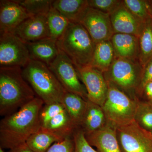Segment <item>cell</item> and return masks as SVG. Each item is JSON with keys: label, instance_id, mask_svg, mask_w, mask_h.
<instances>
[{"label": "cell", "instance_id": "6da1fadb", "mask_svg": "<svg viewBox=\"0 0 152 152\" xmlns=\"http://www.w3.org/2000/svg\"><path fill=\"white\" fill-rule=\"evenodd\" d=\"M44 102L36 97L0 122V148L6 149L25 143L41 129L39 115Z\"/></svg>", "mask_w": 152, "mask_h": 152}, {"label": "cell", "instance_id": "7a4b0ae2", "mask_svg": "<svg viewBox=\"0 0 152 152\" xmlns=\"http://www.w3.org/2000/svg\"><path fill=\"white\" fill-rule=\"evenodd\" d=\"M36 96L20 67L0 68V115L13 113Z\"/></svg>", "mask_w": 152, "mask_h": 152}, {"label": "cell", "instance_id": "3957f363", "mask_svg": "<svg viewBox=\"0 0 152 152\" xmlns=\"http://www.w3.org/2000/svg\"><path fill=\"white\" fill-rule=\"evenodd\" d=\"M22 75L36 96L41 99L44 104L61 102L66 91L49 66L41 62L31 60L22 68Z\"/></svg>", "mask_w": 152, "mask_h": 152}, {"label": "cell", "instance_id": "277c9868", "mask_svg": "<svg viewBox=\"0 0 152 152\" xmlns=\"http://www.w3.org/2000/svg\"><path fill=\"white\" fill-rule=\"evenodd\" d=\"M57 45L76 68L90 65L96 45L80 23H70Z\"/></svg>", "mask_w": 152, "mask_h": 152}, {"label": "cell", "instance_id": "5b68a950", "mask_svg": "<svg viewBox=\"0 0 152 152\" xmlns=\"http://www.w3.org/2000/svg\"><path fill=\"white\" fill-rule=\"evenodd\" d=\"M108 92L102 107L107 122L116 128L127 125L134 121L137 98H131L111 82L107 81Z\"/></svg>", "mask_w": 152, "mask_h": 152}, {"label": "cell", "instance_id": "8992f818", "mask_svg": "<svg viewBox=\"0 0 152 152\" xmlns=\"http://www.w3.org/2000/svg\"><path fill=\"white\" fill-rule=\"evenodd\" d=\"M143 72V68L139 61L115 57L108 70L103 74L106 80L136 99Z\"/></svg>", "mask_w": 152, "mask_h": 152}, {"label": "cell", "instance_id": "52a82bcc", "mask_svg": "<svg viewBox=\"0 0 152 152\" xmlns=\"http://www.w3.org/2000/svg\"><path fill=\"white\" fill-rule=\"evenodd\" d=\"M49 67L66 91L88 100L86 89L80 81L75 66L64 52L59 49L56 58Z\"/></svg>", "mask_w": 152, "mask_h": 152}, {"label": "cell", "instance_id": "ba28073f", "mask_svg": "<svg viewBox=\"0 0 152 152\" xmlns=\"http://www.w3.org/2000/svg\"><path fill=\"white\" fill-rule=\"evenodd\" d=\"M31 60L26 43L11 32L0 36V68L26 66Z\"/></svg>", "mask_w": 152, "mask_h": 152}, {"label": "cell", "instance_id": "9c48e42d", "mask_svg": "<svg viewBox=\"0 0 152 152\" xmlns=\"http://www.w3.org/2000/svg\"><path fill=\"white\" fill-rule=\"evenodd\" d=\"M117 136L121 152H152V135L134 121L117 128Z\"/></svg>", "mask_w": 152, "mask_h": 152}, {"label": "cell", "instance_id": "30bf717a", "mask_svg": "<svg viewBox=\"0 0 152 152\" xmlns=\"http://www.w3.org/2000/svg\"><path fill=\"white\" fill-rule=\"evenodd\" d=\"M76 68L80 80L86 87L88 100L102 107L108 89L104 74L90 66Z\"/></svg>", "mask_w": 152, "mask_h": 152}, {"label": "cell", "instance_id": "8fae6325", "mask_svg": "<svg viewBox=\"0 0 152 152\" xmlns=\"http://www.w3.org/2000/svg\"><path fill=\"white\" fill-rule=\"evenodd\" d=\"M95 44L110 40L114 33L110 14L89 8L80 22Z\"/></svg>", "mask_w": 152, "mask_h": 152}, {"label": "cell", "instance_id": "7c38bea8", "mask_svg": "<svg viewBox=\"0 0 152 152\" xmlns=\"http://www.w3.org/2000/svg\"><path fill=\"white\" fill-rule=\"evenodd\" d=\"M11 33L26 43L50 38L47 15L29 17Z\"/></svg>", "mask_w": 152, "mask_h": 152}, {"label": "cell", "instance_id": "4fadbf2b", "mask_svg": "<svg viewBox=\"0 0 152 152\" xmlns=\"http://www.w3.org/2000/svg\"><path fill=\"white\" fill-rule=\"evenodd\" d=\"M18 0L0 1V32H11L30 17Z\"/></svg>", "mask_w": 152, "mask_h": 152}, {"label": "cell", "instance_id": "5bb4252c", "mask_svg": "<svg viewBox=\"0 0 152 152\" xmlns=\"http://www.w3.org/2000/svg\"><path fill=\"white\" fill-rule=\"evenodd\" d=\"M116 130L117 128L107 122L103 127L85 136L88 142L98 152H121Z\"/></svg>", "mask_w": 152, "mask_h": 152}, {"label": "cell", "instance_id": "9a60e30c", "mask_svg": "<svg viewBox=\"0 0 152 152\" xmlns=\"http://www.w3.org/2000/svg\"><path fill=\"white\" fill-rule=\"evenodd\" d=\"M114 34H124L138 37L142 23L123 4L110 14Z\"/></svg>", "mask_w": 152, "mask_h": 152}, {"label": "cell", "instance_id": "2e32d148", "mask_svg": "<svg viewBox=\"0 0 152 152\" xmlns=\"http://www.w3.org/2000/svg\"><path fill=\"white\" fill-rule=\"evenodd\" d=\"M115 57L139 61V40L133 35L114 34L110 40Z\"/></svg>", "mask_w": 152, "mask_h": 152}, {"label": "cell", "instance_id": "e0dca14e", "mask_svg": "<svg viewBox=\"0 0 152 152\" xmlns=\"http://www.w3.org/2000/svg\"><path fill=\"white\" fill-rule=\"evenodd\" d=\"M31 60L41 62L49 66L56 58L59 49L57 42L50 38L26 43Z\"/></svg>", "mask_w": 152, "mask_h": 152}, {"label": "cell", "instance_id": "ac0fdd59", "mask_svg": "<svg viewBox=\"0 0 152 152\" xmlns=\"http://www.w3.org/2000/svg\"><path fill=\"white\" fill-rule=\"evenodd\" d=\"M52 7L74 23H80L89 8L88 0H55Z\"/></svg>", "mask_w": 152, "mask_h": 152}, {"label": "cell", "instance_id": "d6986e66", "mask_svg": "<svg viewBox=\"0 0 152 152\" xmlns=\"http://www.w3.org/2000/svg\"><path fill=\"white\" fill-rule=\"evenodd\" d=\"M107 123L102 107L88 100L86 112L80 128L85 134H89L103 127Z\"/></svg>", "mask_w": 152, "mask_h": 152}, {"label": "cell", "instance_id": "ffe728a7", "mask_svg": "<svg viewBox=\"0 0 152 152\" xmlns=\"http://www.w3.org/2000/svg\"><path fill=\"white\" fill-rule=\"evenodd\" d=\"M87 102L79 95L67 91L61 101V103L77 129L81 126L86 108Z\"/></svg>", "mask_w": 152, "mask_h": 152}, {"label": "cell", "instance_id": "44dd1931", "mask_svg": "<svg viewBox=\"0 0 152 152\" xmlns=\"http://www.w3.org/2000/svg\"><path fill=\"white\" fill-rule=\"evenodd\" d=\"M115 58L110 41H104L96 44L90 66L104 73L108 70Z\"/></svg>", "mask_w": 152, "mask_h": 152}, {"label": "cell", "instance_id": "7402d4cb", "mask_svg": "<svg viewBox=\"0 0 152 152\" xmlns=\"http://www.w3.org/2000/svg\"><path fill=\"white\" fill-rule=\"evenodd\" d=\"M42 129L53 133L64 140L68 137H73L74 132L77 128L67 112L64 110L54 117L46 126Z\"/></svg>", "mask_w": 152, "mask_h": 152}, {"label": "cell", "instance_id": "603a6c76", "mask_svg": "<svg viewBox=\"0 0 152 152\" xmlns=\"http://www.w3.org/2000/svg\"><path fill=\"white\" fill-rule=\"evenodd\" d=\"M138 38L139 62L144 68L152 58V18L142 23Z\"/></svg>", "mask_w": 152, "mask_h": 152}, {"label": "cell", "instance_id": "cb8c5ba5", "mask_svg": "<svg viewBox=\"0 0 152 152\" xmlns=\"http://www.w3.org/2000/svg\"><path fill=\"white\" fill-rule=\"evenodd\" d=\"M53 133L41 129L28 139L26 143L35 152H47L53 144L62 140Z\"/></svg>", "mask_w": 152, "mask_h": 152}, {"label": "cell", "instance_id": "d4e9b609", "mask_svg": "<svg viewBox=\"0 0 152 152\" xmlns=\"http://www.w3.org/2000/svg\"><path fill=\"white\" fill-rule=\"evenodd\" d=\"M50 39L57 42L64 33L70 22L52 7L47 15Z\"/></svg>", "mask_w": 152, "mask_h": 152}, {"label": "cell", "instance_id": "484cf974", "mask_svg": "<svg viewBox=\"0 0 152 152\" xmlns=\"http://www.w3.org/2000/svg\"><path fill=\"white\" fill-rule=\"evenodd\" d=\"M134 121L142 129L148 132H152V104L141 101L137 98Z\"/></svg>", "mask_w": 152, "mask_h": 152}, {"label": "cell", "instance_id": "4316f807", "mask_svg": "<svg viewBox=\"0 0 152 152\" xmlns=\"http://www.w3.org/2000/svg\"><path fill=\"white\" fill-rule=\"evenodd\" d=\"M123 4L136 18L144 23L152 18L149 4L143 0H123Z\"/></svg>", "mask_w": 152, "mask_h": 152}, {"label": "cell", "instance_id": "83f0119b", "mask_svg": "<svg viewBox=\"0 0 152 152\" xmlns=\"http://www.w3.org/2000/svg\"><path fill=\"white\" fill-rule=\"evenodd\" d=\"M30 17L47 15L52 7V0H18Z\"/></svg>", "mask_w": 152, "mask_h": 152}, {"label": "cell", "instance_id": "f1b7e54d", "mask_svg": "<svg viewBox=\"0 0 152 152\" xmlns=\"http://www.w3.org/2000/svg\"><path fill=\"white\" fill-rule=\"evenodd\" d=\"M64 110L61 103L44 104L39 115L41 128L44 129L45 127L54 117Z\"/></svg>", "mask_w": 152, "mask_h": 152}, {"label": "cell", "instance_id": "f546056e", "mask_svg": "<svg viewBox=\"0 0 152 152\" xmlns=\"http://www.w3.org/2000/svg\"><path fill=\"white\" fill-rule=\"evenodd\" d=\"M88 3L90 8L110 15L123 4V1L88 0Z\"/></svg>", "mask_w": 152, "mask_h": 152}, {"label": "cell", "instance_id": "4dcf8cb0", "mask_svg": "<svg viewBox=\"0 0 152 152\" xmlns=\"http://www.w3.org/2000/svg\"><path fill=\"white\" fill-rule=\"evenodd\" d=\"M73 137L75 143V152H98L87 141L85 132L81 128L76 129Z\"/></svg>", "mask_w": 152, "mask_h": 152}, {"label": "cell", "instance_id": "1f68e13d", "mask_svg": "<svg viewBox=\"0 0 152 152\" xmlns=\"http://www.w3.org/2000/svg\"><path fill=\"white\" fill-rule=\"evenodd\" d=\"M47 152H75L73 137H68L55 143Z\"/></svg>", "mask_w": 152, "mask_h": 152}, {"label": "cell", "instance_id": "d6a6232c", "mask_svg": "<svg viewBox=\"0 0 152 152\" xmlns=\"http://www.w3.org/2000/svg\"><path fill=\"white\" fill-rule=\"evenodd\" d=\"M152 80V58L147 63V64L143 68V72L142 77L141 83L140 85V88L137 93V95L138 93L140 92L143 88L147 83H148Z\"/></svg>", "mask_w": 152, "mask_h": 152}, {"label": "cell", "instance_id": "836d02e7", "mask_svg": "<svg viewBox=\"0 0 152 152\" xmlns=\"http://www.w3.org/2000/svg\"><path fill=\"white\" fill-rule=\"evenodd\" d=\"M7 152H35L28 146L26 143L9 150Z\"/></svg>", "mask_w": 152, "mask_h": 152}, {"label": "cell", "instance_id": "e575fe53", "mask_svg": "<svg viewBox=\"0 0 152 152\" xmlns=\"http://www.w3.org/2000/svg\"><path fill=\"white\" fill-rule=\"evenodd\" d=\"M149 4L150 10H151V14L152 18V1L148 2Z\"/></svg>", "mask_w": 152, "mask_h": 152}, {"label": "cell", "instance_id": "d590c367", "mask_svg": "<svg viewBox=\"0 0 152 152\" xmlns=\"http://www.w3.org/2000/svg\"><path fill=\"white\" fill-rule=\"evenodd\" d=\"M0 152H4L2 148H0Z\"/></svg>", "mask_w": 152, "mask_h": 152}, {"label": "cell", "instance_id": "8d00e7d4", "mask_svg": "<svg viewBox=\"0 0 152 152\" xmlns=\"http://www.w3.org/2000/svg\"><path fill=\"white\" fill-rule=\"evenodd\" d=\"M151 134H152V132H151Z\"/></svg>", "mask_w": 152, "mask_h": 152}, {"label": "cell", "instance_id": "74e56055", "mask_svg": "<svg viewBox=\"0 0 152 152\" xmlns=\"http://www.w3.org/2000/svg\"><path fill=\"white\" fill-rule=\"evenodd\" d=\"M151 81H152V80Z\"/></svg>", "mask_w": 152, "mask_h": 152}]
</instances>
